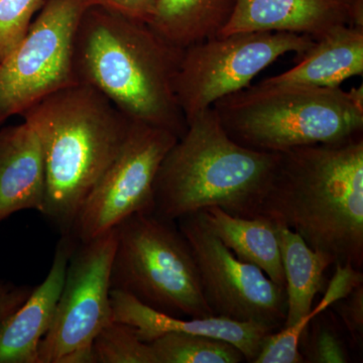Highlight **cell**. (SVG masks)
<instances>
[{
    "mask_svg": "<svg viewBox=\"0 0 363 363\" xmlns=\"http://www.w3.org/2000/svg\"><path fill=\"white\" fill-rule=\"evenodd\" d=\"M183 52L145 21L90 6L76 33L74 71L131 121L180 138L188 128L175 94Z\"/></svg>",
    "mask_w": 363,
    "mask_h": 363,
    "instance_id": "obj_2",
    "label": "cell"
},
{
    "mask_svg": "<svg viewBox=\"0 0 363 363\" xmlns=\"http://www.w3.org/2000/svg\"><path fill=\"white\" fill-rule=\"evenodd\" d=\"M347 9L350 26L363 28V0H344Z\"/></svg>",
    "mask_w": 363,
    "mask_h": 363,
    "instance_id": "obj_28",
    "label": "cell"
},
{
    "mask_svg": "<svg viewBox=\"0 0 363 363\" xmlns=\"http://www.w3.org/2000/svg\"><path fill=\"white\" fill-rule=\"evenodd\" d=\"M44 157L35 131L23 121L0 130V222L23 210L42 213Z\"/></svg>",
    "mask_w": 363,
    "mask_h": 363,
    "instance_id": "obj_15",
    "label": "cell"
},
{
    "mask_svg": "<svg viewBox=\"0 0 363 363\" xmlns=\"http://www.w3.org/2000/svg\"><path fill=\"white\" fill-rule=\"evenodd\" d=\"M91 0H44L20 45L0 63V124L78 83L74 43Z\"/></svg>",
    "mask_w": 363,
    "mask_h": 363,
    "instance_id": "obj_8",
    "label": "cell"
},
{
    "mask_svg": "<svg viewBox=\"0 0 363 363\" xmlns=\"http://www.w3.org/2000/svg\"><path fill=\"white\" fill-rule=\"evenodd\" d=\"M77 243L72 234L61 235L45 281L0 323V363H40V341L54 320L69 260Z\"/></svg>",
    "mask_w": 363,
    "mask_h": 363,
    "instance_id": "obj_13",
    "label": "cell"
},
{
    "mask_svg": "<svg viewBox=\"0 0 363 363\" xmlns=\"http://www.w3.org/2000/svg\"><path fill=\"white\" fill-rule=\"evenodd\" d=\"M111 290L174 317L212 316L192 250L177 222L140 212L116 226Z\"/></svg>",
    "mask_w": 363,
    "mask_h": 363,
    "instance_id": "obj_6",
    "label": "cell"
},
{
    "mask_svg": "<svg viewBox=\"0 0 363 363\" xmlns=\"http://www.w3.org/2000/svg\"><path fill=\"white\" fill-rule=\"evenodd\" d=\"M304 362L346 363L350 352L335 322L327 317V310L313 318L301 337L298 348Z\"/></svg>",
    "mask_w": 363,
    "mask_h": 363,
    "instance_id": "obj_23",
    "label": "cell"
},
{
    "mask_svg": "<svg viewBox=\"0 0 363 363\" xmlns=\"http://www.w3.org/2000/svg\"><path fill=\"white\" fill-rule=\"evenodd\" d=\"M92 350L95 363H157L150 343L123 322L106 325L93 340Z\"/></svg>",
    "mask_w": 363,
    "mask_h": 363,
    "instance_id": "obj_22",
    "label": "cell"
},
{
    "mask_svg": "<svg viewBox=\"0 0 363 363\" xmlns=\"http://www.w3.org/2000/svg\"><path fill=\"white\" fill-rule=\"evenodd\" d=\"M92 6L111 9L128 18L150 23L157 0H91Z\"/></svg>",
    "mask_w": 363,
    "mask_h": 363,
    "instance_id": "obj_26",
    "label": "cell"
},
{
    "mask_svg": "<svg viewBox=\"0 0 363 363\" xmlns=\"http://www.w3.org/2000/svg\"><path fill=\"white\" fill-rule=\"evenodd\" d=\"M157 363H240L242 352L225 340L191 333H167L150 343Z\"/></svg>",
    "mask_w": 363,
    "mask_h": 363,
    "instance_id": "obj_21",
    "label": "cell"
},
{
    "mask_svg": "<svg viewBox=\"0 0 363 363\" xmlns=\"http://www.w3.org/2000/svg\"><path fill=\"white\" fill-rule=\"evenodd\" d=\"M154 184V212L176 221L210 206L257 218L279 152L247 149L229 138L213 107L188 121Z\"/></svg>",
    "mask_w": 363,
    "mask_h": 363,
    "instance_id": "obj_4",
    "label": "cell"
},
{
    "mask_svg": "<svg viewBox=\"0 0 363 363\" xmlns=\"http://www.w3.org/2000/svg\"><path fill=\"white\" fill-rule=\"evenodd\" d=\"M227 248L242 262L259 267L276 285L285 289L277 225L262 217L247 218L210 206L200 210Z\"/></svg>",
    "mask_w": 363,
    "mask_h": 363,
    "instance_id": "obj_17",
    "label": "cell"
},
{
    "mask_svg": "<svg viewBox=\"0 0 363 363\" xmlns=\"http://www.w3.org/2000/svg\"><path fill=\"white\" fill-rule=\"evenodd\" d=\"M35 286L0 281V323L25 303Z\"/></svg>",
    "mask_w": 363,
    "mask_h": 363,
    "instance_id": "obj_27",
    "label": "cell"
},
{
    "mask_svg": "<svg viewBox=\"0 0 363 363\" xmlns=\"http://www.w3.org/2000/svg\"><path fill=\"white\" fill-rule=\"evenodd\" d=\"M229 138L247 149L281 152L338 143L363 133V88L248 86L213 104Z\"/></svg>",
    "mask_w": 363,
    "mask_h": 363,
    "instance_id": "obj_5",
    "label": "cell"
},
{
    "mask_svg": "<svg viewBox=\"0 0 363 363\" xmlns=\"http://www.w3.org/2000/svg\"><path fill=\"white\" fill-rule=\"evenodd\" d=\"M177 140L171 131L133 121L123 147L81 208L72 235L87 242L131 215L154 211L157 173Z\"/></svg>",
    "mask_w": 363,
    "mask_h": 363,
    "instance_id": "obj_11",
    "label": "cell"
},
{
    "mask_svg": "<svg viewBox=\"0 0 363 363\" xmlns=\"http://www.w3.org/2000/svg\"><path fill=\"white\" fill-rule=\"evenodd\" d=\"M314 43L297 33H235L189 45L175 79L177 101L186 121L248 87L279 57L288 52L303 56Z\"/></svg>",
    "mask_w": 363,
    "mask_h": 363,
    "instance_id": "obj_7",
    "label": "cell"
},
{
    "mask_svg": "<svg viewBox=\"0 0 363 363\" xmlns=\"http://www.w3.org/2000/svg\"><path fill=\"white\" fill-rule=\"evenodd\" d=\"M194 257L203 296L212 314L235 321L283 328L286 296L259 267L242 262L227 248L201 211L176 220Z\"/></svg>",
    "mask_w": 363,
    "mask_h": 363,
    "instance_id": "obj_10",
    "label": "cell"
},
{
    "mask_svg": "<svg viewBox=\"0 0 363 363\" xmlns=\"http://www.w3.org/2000/svg\"><path fill=\"white\" fill-rule=\"evenodd\" d=\"M276 225L286 279L284 327H290L311 311L315 297L323 290L325 271L333 262L310 247L296 231Z\"/></svg>",
    "mask_w": 363,
    "mask_h": 363,
    "instance_id": "obj_18",
    "label": "cell"
},
{
    "mask_svg": "<svg viewBox=\"0 0 363 363\" xmlns=\"http://www.w3.org/2000/svg\"><path fill=\"white\" fill-rule=\"evenodd\" d=\"M350 26L344 0H236L220 35L291 33L322 39Z\"/></svg>",
    "mask_w": 363,
    "mask_h": 363,
    "instance_id": "obj_14",
    "label": "cell"
},
{
    "mask_svg": "<svg viewBox=\"0 0 363 363\" xmlns=\"http://www.w3.org/2000/svg\"><path fill=\"white\" fill-rule=\"evenodd\" d=\"M116 227L72 253L54 320L42 339L40 363H95L92 343L112 320L111 274Z\"/></svg>",
    "mask_w": 363,
    "mask_h": 363,
    "instance_id": "obj_9",
    "label": "cell"
},
{
    "mask_svg": "<svg viewBox=\"0 0 363 363\" xmlns=\"http://www.w3.org/2000/svg\"><path fill=\"white\" fill-rule=\"evenodd\" d=\"M336 264L363 267V136L279 152L259 216Z\"/></svg>",
    "mask_w": 363,
    "mask_h": 363,
    "instance_id": "obj_1",
    "label": "cell"
},
{
    "mask_svg": "<svg viewBox=\"0 0 363 363\" xmlns=\"http://www.w3.org/2000/svg\"><path fill=\"white\" fill-rule=\"evenodd\" d=\"M112 320L133 326L140 340L150 343L167 333H191L210 336L233 344L253 362L264 339L278 331L257 322L235 321L216 316L181 318L164 314L143 305L128 294L111 290Z\"/></svg>",
    "mask_w": 363,
    "mask_h": 363,
    "instance_id": "obj_12",
    "label": "cell"
},
{
    "mask_svg": "<svg viewBox=\"0 0 363 363\" xmlns=\"http://www.w3.org/2000/svg\"><path fill=\"white\" fill-rule=\"evenodd\" d=\"M236 0H157L149 25L169 44L186 49L220 35Z\"/></svg>",
    "mask_w": 363,
    "mask_h": 363,
    "instance_id": "obj_19",
    "label": "cell"
},
{
    "mask_svg": "<svg viewBox=\"0 0 363 363\" xmlns=\"http://www.w3.org/2000/svg\"><path fill=\"white\" fill-rule=\"evenodd\" d=\"M21 116L44 157L42 214L71 234L79 212L125 143L133 121L92 86L76 83L43 98Z\"/></svg>",
    "mask_w": 363,
    "mask_h": 363,
    "instance_id": "obj_3",
    "label": "cell"
},
{
    "mask_svg": "<svg viewBox=\"0 0 363 363\" xmlns=\"http://www.w3.org/2000/svg\"><path fill=\"white\" fill-rule=\"evenodd\" d=\"M363 73V28L341 26L315 40L298 65L262 81L264 86L336 88Z\"/></svg>",
    "mask_w": 363,
    "mask_h": 363,
    "instance_id": "obj_16",
    "label": "cell"
},
{
    "mask_svg": "<svg viewBox=\"0 0 363 363\" xmlns=\"http://www.w3.org/2000/svg\"><path fill=\"white\" fill-rule=\"evenodd\" d=\"M335 272L323 298L306 316L290 327H283L264 339L259 354L252 363H302L304 358L298 344L313 318L330 309L334 303L346 297L363 284L362 269L351 264H335Z\"/></svg>",
    "mask_w": 363,
    "mask_h": 363,
    "instance_id": "obj_20",
    "label": "cell"
},
{
    "mask_svg": "<svg viewBox=\"0 0 363 363\" xmlns=\"http://www.w3.org/2000/svg\"><path fill=\"white\" fill-rule=\"evenodd\" d=\"M44 0H0V63L20 45Z\"/></svg>",
    "mask_w": 363,
    "mask_h": 363,
    "instance_id": "obj_24",
    "label": "cell"
},
{
    "mask_svg": "<svg viewBox=\"0 0 363 363\" xmlns=\"http://www.w3.org/2000/svg\"><path fill=\"white\" fill-rule=\"evenodd\" d=\"M332 311L342 320L346 330L355 344L359 345L363 338V284L346 297L331 306Z\"/></svg>",
    "mask_w": 363,
    "mask_h": 363,
    "instance_id": "obj_25",
    "label": "cell"
}]
</instances>
